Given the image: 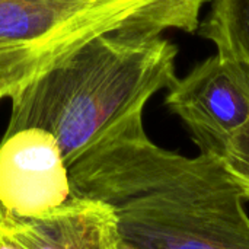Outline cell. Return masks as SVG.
Masks as SVG:
<instances>
[{
	"label": "cell",
	"mask_w": 249,
	"mask_h": 249,
	"mask_svg": "<svg viewBox=\"0 0 249 249\" xmlns=\"http://www.w3.org/2000/svg\"><path fill=\"white\" fill-rule=\"evenodd\" d=\"M71 196L111 207L118 242L136 249H249L245 200L220 159L187 158L125 121L70 166Z\"/></svg>",
	"instance_id": "obj_1"
},
{
	"label": "cell",
	"mask_w": 249,
	"mask_h": 249,
	"mask_svg": "<svg viewBox=\"0 0 249 249\" xmlns=\"http://www.w3.org/2000/svg\"><path fill=\"white\" fill-rule=\"evenodd\" d=\"M178 48L160 35L104 34L66 54L10 96L6 133H51L70 166L177 80Z\"/></svg>",
	"instance_id": "obj_2"
},
{
	"label": "cell",
	"mask_w": 249,
	"mask_h": 249,
	"mask_svg": "<svg viewBox=\"0 0 249 249\" xmlns=\"http://www.w3.org/2000/svg\"><path fill=\"white\" fill-rule=\"evenodd\" d=\"M206 0H0V99L85 42L117 32H197Z\"/></svg>",
	"instance_id": "obj_3"
},
{
	"label": "cell",
	"mask_w": 249,
	"mask_h": 249,
	"mask_svg": "<svg viewBox=\"0 0 249 249\" xmlns=\"http://www.w3.org/2000/svg\"><path fill=\"white\" fill-rule=\"evenodd\" d=\"M165 104L200 153L220 158L229 137L249 121V66L217 53L166 89Z\"/></svg>",
	"instance_id": "obj_4"
},
{
	"label": "cell",
	"mask_w": 249,
	"mask_h": 249,
	"mask_svg": "<svg viewBox=\"0 0 249 249\" xmlns=\"http://www.w3.org/2000/svg\"><path fill=\"white\" fill-rule=\"evenodd\" d=\"M69 165L47 130L26 127L0 140V209L35 217L71 200Z\"/></svg>",
	"instance_id": "obj_5"
},
{
	"label": "cell",
	"mask_w": 249,
	"mask_h": 249,
	"mask_svg": "<svg viewBox=\"0 0 249 249\" xmlns=\"http://www.w3.org/2000/svg\"><path fill=\"white\" fill-rule=\"evenodd\" d=\"M0 233L22 249H109L118 244L111 207L76 197L35 217L0 209Z\"/></svg>",
	"instance_id": "obj_6"
},
{
	"label": "cell",
	"mask_w": 249,
	"mask_h": 249,
	"mask_svg": "<svg viewBox=\"0 0 249 249\" xmlns=\"http://www.w3.org/2000/svg\"><path fill=\"white\" fill-rule=\"evenodd\" d=\"M198 29L217 53L249 66V0H212Z\"/></svg>",
	"instance_id": "obj_7"
},
{
	"label": "cell",
	"mask_w": 249,
	"mask_h": 249,
	"mask_svg": "<svg viewBox=\"0 0 249 249\" xmlns=\"http://www.w3.org/2000/svg\"><path fill=\"white\" fill-rule=\"evenodd\" d=\"M219 159L244 200L249 201V121L229 137Z\"/></svg>",
	"instance_id": "obj_8"
},
{
	"label": "cell",
	"mask_w": 249,
	"mask_h": 249,
	"mask_svg": "<svg viewBox=\"0 0 249 249\" xmlns=\"http://www.w3.org/2000/svg\"><path fill=\"white\" fill-rule=\"evenodd\" d=\"M0 249H22L16 242H13L12 239L6 238L4 235L0 233Z\"/></svg>",
	"instance_id": "obj_9"
},
{
	"label": "cell",
	"mask_w": 249,
	"mask_h": 249,
	"mask_svg": "<svg viewBox=\"0 0 249 249\" xmlns=\"http://www.w3.org/2000/svg\"><path fill=\"white\" fill-rule=\"evenodd\" d=\"M109 249H118V244H117L115 247H112V248H109Z\"/></svg>",
	"instance_id": "obj_10"
}]
</instances>
